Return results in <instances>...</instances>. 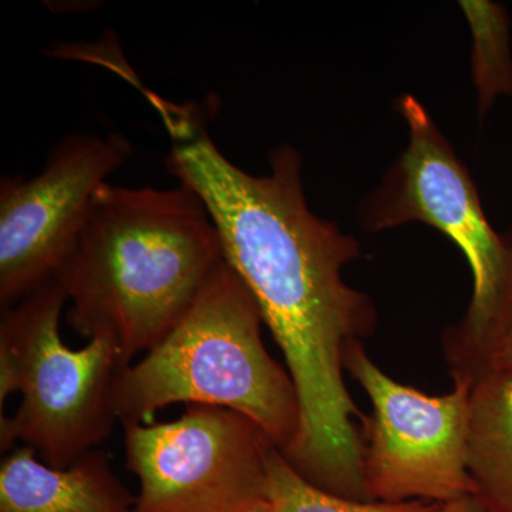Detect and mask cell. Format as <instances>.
I'll list each match as a JSON object with an SVG mask.
<instances>
[{
    "label": "cell",
    "instance_id": "6da1fadb",
    "mask_svg": "<svg viewBox=\"0 0 512 512\" xmlns=\"http://www.w3.org/2000/svg\"><path fill=\"white\" fill-rule=\"evenodd\" d=\"M171 131L165 167L207 207L224 259L254 296L295 384L301 426L282 454L316 487L369 501L355 423L365 414L343 377L346 349L370 338L377 323L372 299L343 281L359 241L308 207L295 148H275L271 173L252 175L192 117L173 121Z\"/></svg>",
    "mask_w": 512,
    "mask_h": 512
},
{
    "label": "cell",
    "instance_id": "7a4b0ae2",
    "mask_svg": "<svg viewBox=\"0 0 512 512\" xmlns=\"http://www.w3.org/2000/svg\"><path fill=\"white\" fill-rule=\"evenodd\" d=\"M221 261L220 235L190 187L106 183L56 281L72 302L70 328L110 340L128 366L177 326Z\"/></svg>",
    "mask_w": 512,
    "mask_h": 512
},
{
    "label": "cell",
    "instance_id": "3957f363",
    "mask_svg": "<svg viewBox=\"0 0 512 512\" xmlns=\"http://www.w3.org/2000/svg\"><path fill=\"white\" fill-rule=\"evenodd\" d=\"M254 296L221 261L184 318L143 359L120 370L114 410L121 423H150L174 403L224 407L288 450L301 426L288 370L266 352Z\"/></svg>",
    "mask_w": 512,
    "mask_h": 512
},
{
    "label": "cell",
    "instance_id": "277c9868",
    "mask_svg": "<svg viewBox=\"0 0 512 512\" xmlns=\"http://www.w3.org/2000/svg\"><path fill=\"white\" fill-rule=\"evenodd\" d=\"M410 143L383 183L360 207L367 231L423 222L463 251L473 272V299L463 320L443 335L454 382L476 386L512 326V232L495 231L485 217L466 165L420 101H397Z\"/></svg>",
    "mask_w": 512,
    "mask_h": 512
},
{
    "label": "cell",
    "instance_id": "5b68a950",
    "mask_svg": "<svg viewBox=\"0 0 512 512\" xmlns=\"http://www.w3.org/2000/svg\"><path fill=\"white\" fill-rule=\"evenodd\" d=\"M67 301L55 279L0 316V409L13 392L23 394L15 416L0 419V446L9 451L22 441L55 468L69 467L110 436L114 383L126 367L110 340L64 345L59 323Z\"/></svg>",
    "mask_w": 512,
    "mask_h": 512
},
{
    "label": "cell",
    "instance_id": "8992f818",
    "mask_svg": "<svg viewBox=\"0 0 512 512\" xmlns=\"http://www.w3.org/2000/svg\"><path fill=\"white\" fill-rule=\"evenodd\" d=\"M343 366L365 389L373 412L360 420V471L370 501L443 504L476 493L468 471L473 384L427 396L390 379L363 342L346 349Z\"/></svg>",
    "mask_w": 512,
    "mask_h": 512
},
{
    "label": "cell",
    "instance_id": "52a82bcc",
    "mask_svg": "<svg viewBox=\"0 0 512 512\" xmlns=\"http://www.w3.org/2000/svg\"><path fill=\"white\" fill-rule=\"evenodd\" d=\"M126 466L138 478L134 512H244L265 500L276 447L254 420L187 404L170 423H126Z\"/></svg>",
    "mask_w": 512,
    "mask_h": 512
},
{
    "label": "cell",
    "instance_id": "ba28073f",
    "mask_svg": "<svg viewBox=\"0 0 512 512\" xmlns=\"http://www.w3.org/2000/svg\"><path fill=\"white\" fill-rule=\"evenodd\" d=\"M133 156L119 133L70 134L32 178L0 181V308L55 281L72 255L94 197Z\"/></svg>",
    "mask_w": 512,
    "mask_h": 512
},
{
    "label": "cell",
    "instance_id": "9c48e42d",
    "mask_svg": "<svg viewBox=\"0 0 512 512\" xmlns=\"http://www.w3.org/2000/svg\"><path fill=\"white\" fill-rule=\"evenodd\" d=\"M136 495L116 476L109 457L92 450L67 468L47 466L28 446L0 466V512H134Z\"/></svg>",
    "mask_w": 512,
    "mask_h": 512
},
{
    "label": "cell",
    "instance_id": "30bf717a",
    "mask_svg": "<svg viewBox=\"0 0 512 512\" xmlns=\"http://www.w3.org/2000/svg\"><path fill=\"white\" fill-rule=\"evenodd\" d=\"M468 471L494 512H512V375L491 373L471 396Z\"/></svg>",
    "mask_w": 512,
    "mask_h": 512
},
{
    "label": "cell",
    "instance_id": "8fae6325",
    "mask_svg": "<svg viewBox=\"0 0 512 512\" xmlns=\"http://www.w3.org/2000/svg\"><path fill=\"white\" fill-rule=\"evenodd\" d=\"M460 6L473 35L471 69L483 120L498 97L512 94L511 19L500 3L470 0Z\"/></svg>",
    "mask_w": 512,
    "mask_h": 512
},
{
    "label": "cell",
    "instance_id": "7c38bea8",
    "mask_svg": "<svg viewBox=\"0 0 512 512\" xmlns=\"http://www.w3.org/2000/svg\"><path fill=\"white\" fill-rule=\"evenodd\" d=\"M266 498L276 512H437L440 504L429 501H355L330 494L303 478L278 447L268 458Z\"/></svg>",
    "mask_w": 512,
    "mask_h": 512
},
{
    "label": "cell",
    "instance_id": "4fadbf2b",
    "mask_svg": "<svg viewBox=\"0 0 512 512\" xmlns=\"http://www.w3.org/2000/svg\"><path fill=\"white\" fill-rule=\"evenodd\" d=\"M437 512H494L476 493L461 495L447 503L440 504Z\"/></svg>",
    "mask_w": 512,
    "mask_h": 512
},
{
    "label": "cell",
    "instance_id": "5bb4252c",
    "mask_svg": "<svg viewBox=\"0 0 512 512\" xmlns=\"http://www.w3.org/2000/svg\"><path fill=\"white\" fill-rule=\"evenodd\" d=\"M491 373L512 375V326L511 329L508 330L507 336H505L500 348L497 349L493 359H491L488 375H491Z\"/></svg>",
    "mask_w": 512,
    "mask_h": 512
},
{
    "label": "cell",
    "instance_id": "9a60e30c",
    "mask_svg": "<svg viewBox=\"0 0 512 512\" xmlns=\"http://www.w3.org/2000/svg\"><path fill=\"white\" fill-rule=\"evenodd\" d=\"M244 512H276L274 505L271 504V501L268 498L265 500L256 501L255 504H252L251 507H248Z\"/></svg>",
    "mask_w": 512,
    "mask_h": 512
}]
</instances>
